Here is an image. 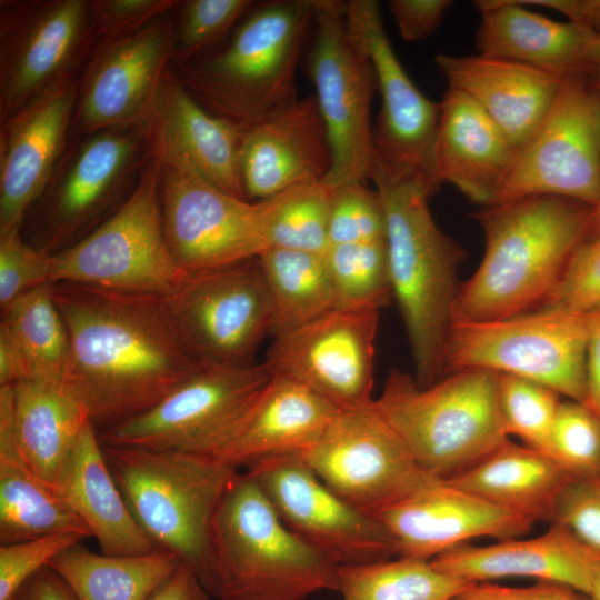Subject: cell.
Wrapping results in <instances>:
<instances>
[{
    "label": "cell",
    "mask_w": 600,
    "mask_h": 600,
    "mask_svg": "<svg viewBox=\"0 0 600 600\" xmlns=\"http://www.w3.org/2000/svg\"><path fill=\"white\" fill-rule=\"evenodd\" d=\"M67 326L62 386L103 429L154 407L204 366L183 342L164 296L51 283Z\"/></svg>",
    "instance_id": "obj_1"
},
{
    "label": "cell",
    "mask_w": 600,
    "mask_h": 600,
    "mask_svg": "<svg viewBox=\"0 0 600 600\" xmlns=\"http://www.w3.org/2000/svg\"><path fill=\"white\" fill-rule=\"evenodd\" d=\"M592 207L556 196H529L472 214L484 254L460 284L452 322L504 319L540 308L577 248L589 238Z\"/></svg>",
    "instance_id": "obj_2"
},
{
    "label": "cell",
    "mask_w": 600,
    "mask_h": 600,
    "mask_svg": "<svg viewBox=\"0 0 600 600\" xmlns=\"http://www.w3.org/2000/svg\"><path fill=\"white\" fill-rule=\"evenodd\" d=\"M316 0H273L251 9L228 43L172 67L210 113L251 127L298 102L296 70L313 23Z\"/></svg>",
    "instance_id": "obj_3"
},
{
    "label": "cell",
    "mask_w": 600,
    "mask_h": 600,
    "mask_svg": "<svg viewBox=\"0 0 600 600\" xmlns=\"http://www.w3.org/2000/svg\"><path fill=\"white\" fill-rule=\"evenodd\" d=\"M387 221L392 297L398 302L414 363L417 383L427 387L444 376L443 357L460 283L457 271L464 249L443 233L419 180L374 174Z\"/></svg>",
    "instance_id": "obj_4"
},
{
    "label": "cell",
    "mask_w": 600,
    "mask_h": 600,
    "mask_svg": "<svg viewBox=\"0 0 600 600\" xmlns=\"http://www.w3.org/2000/svg\"><path fill=\"white\" fill-rule=\"evenodd\" d=\"M102 447L129 509L156 549L176 556L209 592L213 520L238 469L207 454Z\"/></svg>",
    "instance_id": "obj_5"
},
{
    "label": "cell",
    "mask_w": 600,
    "mask_h": 600,
    "mask_svg": "<svg viewBox=\"0 0 600 600\" xmlns=\"http://www.w3.org/2000/svg\"><path fill=\"white\" fill-rule=\"evenodd\" d=\"M338 583V566L292 533L253 479L238 472L213 520L210 594L306 600Z\"/></svg>",
    "instance_id": "obj_6"
},
{
    "label": "cell",
    "mask_w": 600,
    "mask_h": 600,
    "mask_svg": "<svg viewBox=\"0 0 600 600\" xmlns=\"http://www.w3.org/2000/svg\"><path fill=\"white\" fill-rule=\"evenodd\" d=\"M376 404L418 466L449 479L509 440L499 402V373L462 369L421 387L392 369Z\"/></svg>",
    "instance_id": "obj_7"
},
{
    "label": "cell",
    "mask_w": 600,
    "mask_h": 600,
    "mask_svg": "<svg viewBox=\"0 0 600 600\" xmlns=\"http://www.w3.org/2000/svg\"><path fill=\"white\" fill-rule=\"evenodd\" d=\"M148 157L141 127L73 137L21 227L23 239L50 256L79 242L128 200Z\"/></svg>",
    "instance_id": "obj_8"
},
{
    "label": "cell",
    "mask_w": 600,
    "mask_h": 600,
    "mask_svg": "<svg viewBox=\"0 0 600 600\" xmlns=\"http://www.w3.org/2000/svg\"><path fill=\"white\" fill-rule=\"evenodd\" d=\"M161 163L149 151L128 200L101 226L50 257V280L126 292L171 294L189 272L168 244L161 213Z\"/></svg>",
    "instance_id": "obj_9"
},
{
    "label": "cell",
    "mask_w": 600,
    "mask_h": 600,
    "mask_svg": "<svg viewBox=\"0 0 600 600\" xmlns=\"http://www.w3.org/2000/svg\"><path fill=\"white\" fill-rule=\"evenodd\" d=\"M584 314L536 309L504 319L452 322L444 374L486 369L542 384L583 402L587 386Z\"/></svg>",
    "instance_id": "obj_10"
},
{
    "label": "cell",
    "mask_w": 600,
    "mask_h": 600,
    "mask_svg": "<svg viewBox=\"0 0 600 600\" xmlns=\"http://www.w3.org/2000/svg\"><path fill=\"white\" fill-rule=\"evenodd\" d=\"M347 1L316 0L308 72L327 130L332 163L330 188L363 183L374 166L370 109L378 90L369 57L348 34Z\"/></svg>",
    "instance_id": "obj_11"
},
{
    "label": "cell",
    "mask_w": 600,
    "mask_h": 600,
    "mask_svg": "<svg viewBox=\"0 0 600 600\" xmlns=\"http://www.w3.org/2000/svg\"><path fill=\"white\" fill-rule=\"evenodd\" d=\"M351 40L371 60L381 107L372 127L374 166L370 179L419 180L430 194L442 184L436 167L440 103L411 81L387 36L374 0H349L344 14Z\"/></svg>",
    "instance_id": "obj_12"
},
{
    "label": "cell",
    "mask_w": 600,
    "mask_h": 600,
    "mask_svg": "<svg viewBox=\"0 0 600 600\" xmlns=\"http://www.w3.org/2000/svg\"><path fill=\"white\" fill-rule=\"evenodd\" d=\"M529 196L591 207L600 200V97L580 72L562 79L551 107L517 150L492 204Z\"/></svg>",
    "instance_id": "obj_13"
},
{
    "label": "cell",
    "mask_w": 600,
    "mask_h": 600,
    "mask_svg": "<svg viewBox=\"0 0 600 600\" xmlns=\"http://www.w3.org/2000/svg\"><path fill=\"white\" fill-rule=\"evenodd\" d=\"M98 40L90 0H1L0 121L78 77Z\"/></svg>",
    "instance_id": "obj_14"
},
{
    "label": "cell",
    "mask_w": 600,
    "mask_h": 600,
    "mask_svg": "<svg viewBox=\"0 0 600 600\" xmlns=\"http://www.w3.org/2000/svg\"><path fill=\"white\" fill-rule=\"evenodd\" d=\"M271 379L264 363L204 367L146 412L98 431L103 446L209 454Z\"/></svg>",
    "instance_id": "obj_15"
},
{
    "label": "cell",
    "mask_w": 600,
    "mask_h": 600,
    "mask_svg": "<svg viewBox=\"0 0 600 600\" xmlns=\"http://www.w3.org/2000/svg\"><path fill=\"white\" fill-rule=\"evenodd\" d=\"M164 298L183 342L204 367L252 364L270 334L271 306L257 257L189 272Z\"/></svg>",
    "instance_id": "obj_16"
},
{
    "label": "cell",
    "mask_w": 600,
    "mask_h": 600,
    "mask_svg": "<svg viewBox=\"0 0 600 600\" xmlns=\"http://www.w3.org/2000/svg\"><path fill=\"white\" fill-rule=\"evenodd\" d=\"M319 479L358 510L378 518L429 474L372 403L338 410L301 453Z\"/></svg>",
    "instance_id": "obj_17"
},
{
    "label": "cell",
    "mask_w": 600,
    "mask_h": 600,
    "mask_svg": "<svg viewBox=\"0 0 600 600\" xmlns=\"http://www.w3.org/2000/svg\"><path fill=\"white\" fill-rule=\"evenodd\" d=\"M284 526L336 566L398 557L381 521L339 497L301 453L270 457L247 468Z\"/></svg>",
    "instance_id": "obj_18"
},
{
    "label": "cell",
    "mask_w": 600,
    "mask_h": 600,
    "mask_svg": "<svg viewBox=\"0 0 600 600\" xmlns=\"http://www.w3.org/2000/svg\"><path fill=\"white\" fill-rule=\"evenodd\" d=\"M159 191L168 244L187 272L234 264L269 248L260 201L237 198L189 168L166 163Z\"/></svg>",
    "instance_id": "obj_19"
},
{
    "label": "cell",
    "mask_w": 600,
    "mask_h": 600,
    "mask_svg": "<svg viewBox=\"0 0 600 600\" xmlns=\"http://www.w3.org/2000/svg\"><path fill=\"white\" fill-rule=\"evenodd\" d=\"M378 324V309L334 308L273 337L263 363L338 410L370 404Z\"/></svg>",
    "instance_id": "obj_20"
},
{
    "label": "cell",
    "mask_w": 600,
    "mask_h": 600,
    "mask_svg": "<svg viewBox=\"0 0 600 600\" xmlns=\"http://www.w3.org/2000/svg\"><path fill=\"white\" fill-rule=\"evenodd\" d=\"M174 10L131 34L99 38L78 77L70 139L111 128H146L171 66Z\"/></svg>",
    "instance_id": "obj_21"
},
{
    "label": "cell",
    "mask_w": 600,
    "mask_h": 600,
    "mask_svg": "<svg viewBox=\"0 0 600 600\" xmlns=\"http://www.w3.org/2000/svg\"><path fill=\"white\" fill-rule=\"evenodd\" d=\"M378 519L398 557L428 561L474 538H519L536 522L431 474Z\"/></svg>",
    "instance_id": "obj_22"
},
{
    "label": "cell",
    "mask_w": 600,
    "mask_h": 600,
    "mask_svg": "<svg viewBox=\"0 0 600 600\" xmlns=\"http://www.w3.org/2000/svg\"><path fill=\"white\" fill-rule=\"evenodd\" d=\"M78 77L0 121V233L21 230L70 140Z\"/></svg>",
    "instance_id": "obj_23"
},
{
    "label": "cell",
    "mask_w": 600,
    "mask_h": 600,
    "mask_svg": "<svg viewBox=\"0 0 600 600\" xmlns=\"http://www.w3.org/2000/svg\"><path fill=\"white\" fill-rule=\"evenodd\" d=\"M144 129L149 151L161 163L189 168L220 190L247 200L239 168L244 127L207 111L171 66Z\"/></svg>",
    "instance_id": "obj_24"
},
{
    "label": "cell",
    "mask_w": 600,
    "mask_h": 600,
    "mask_svg": "<svg viewBox=\"0 0 600 600\" xmlns=\"http://www.w3.org/2000/svg\"><path fill=\"white\" fill-rule=\"evenodd\" d=\"M331 163L328 134L314 94L299 99L273 119L243 129L239 168L249 201L323 181Z\"/></svg>",
    "instance_id": "obj_25"
},
{
    "label": "cell",
    "mask_w": 600,
    "mask_h": 600,
    "mask_svg": "<svg viewBox=\"0 0 600 600\" xmlns=\"http://www.w3.org/2000/svg\"><path fill=\"white\" fill-rule=\"evenodd\" d=\"M337 411L303 386L271 377L252 406L207 456L239 469L270 457L303 453Z\"/></svg>",
    "instance_id": "obj_26"
},
{
    "label": "cell",
    "mask_w": 600,
    "mask_h": 600,
    "mask_svg": "<svg viewBox=\"0 0 600 600\" xmlns=\"http://www.w3.org/2000/svg\"><path fill=\"white\" fill-rule=\"evenodd\" d=\"M600 557L567 529L551 523L541 536L490 546H458L430 560L439 571L467 582L508 577L536 578L571 587L588 596Z\"/></svg>",
    "instance_id": "obj_27"
},
{
    "label": "cell",
    "mask_w": 600,
    "mask_h": 600,
    "mask_svg": "<svg viewBox=\"0 0 600 600\" xmlns=\"http://www.w3.org/2000/svg\"><path fill=\"white\" fill-rule=\"evenodd\" d=\"M450 88L472 99L519 149L551 107L561 77L484 54L434 57Z\"/></svg>",
    "instance_id": "obj_28"
},
{
    "label": "cell",
    "mask_w": 600,
    "mask_h": 600,
    "mask_svg": "<svg viewBox=\"0 0 600 600\" xmlns=\"http://www.w3.org/2000/svg\"><path fill=\"white\" fill-rule=\"evenodd\" d=\"M500 127L467 94L448 87L440 102L436 167L441 183L491 206L517 154Z\"/></svg>",
    "instance_id": "obj_29"
},
{
    "label": "cell",
    "mask_w": 600,
    "mask_h": 600,
    "mask_svg": "<svg viewBox=\"0 0 600 600\" xmlns=\"http://www.w3.org/2000/svg\"><path fill=\"white\" fill-rule=\"evenodd\" d=\"M56 489L108 556H139L156 550L129 509L107 462L91 420L66 461Z\"/></svg>",
    "instance_id": "obj_30"
},
{
    "label": "cell",
    "mask_w": 600,
    "mask_h": 600,
    "mask_svg": "<svg viewBox=\"0 0 600 600\" xmlns=\"http://www.w3.org/2000/svg\"><path fill=\"white\" fill-rule=\"evenodd\" d=\"M481 13L476 42L481 54L559 76L580 72L594 32L527 10L517 0L476 1Z\"/></svg>",
    "instance_id": "obj_31"
},
{
    "label": "cell",
    "mask_w": 600,
    "mask_h": 600,
    "mask_svg": "<svg viewBox=\"0 0 600 600\" xmlns=\"http://www.w3.org/2000/svg\"><path fill=\"white\" fill-rule=\"evenodd\" d=\"M90 532L56 487L23 461L13 432L12 386L0 387V544Z\"/></svg>",
    "instance_id": "obj_32"
},
{
    "label": "cell",
    "mask_w": 600,
    "mask_h": 600,
    "mask_svg": "<svg viewBox=\"0 0 600 600\" xmlns=\"http://www.w3.org/2000/svg\"><path fill=\"white\" fill-rule=\"evenodd\" d=\"M573 478L552 457L507 440L447 480L496 506L551 522L559 497Z\"/></svg>",
    "instance_id": "obj_33"
},
{
    "label": "cell",
    "mask_w": 600,
    "mask_h": 600,
    "mask_svg": "<svg viewBox=\"0 0 600 600\" xmlns=\"http://www.w3.org/2000/svg\"><path fill=\"white\" fill-rule=\"evenodd\" d=\"M90 420L62 383L26 379L12 386V424L27 466L56 487L58 477Z\"/></svg>",
    "instance_id": "obj_34"
},
{
    "label": "cell",
    "mask_w": 600,
    "mask_h": 600,
    "mask_svg": "<svg viewBox=\"0 0 600 600\" xmlns=\"http://www.w3.org/2000/svg\"><path fill=\"white\" fill-rule=\"evenodd\" d=\"M180 566L178 558L164 550L108 556L79 542L59 553L48 567L77 600H147Z\"/></svg>",
    "instance_id": "obj_35"
},
{
    "label": "cell",
    "mask_w": 600,
    "mask_h": 600,
    "mask_svg": "<svg viewBox=\"0 0 600 600\" xmlns=\"http://www.w3.org/2000/svg\"><path fill=\"white\" fill-rule=\"evenodd\" d=\"M270 306V334L277 337L334 309L324 253L270 247L258 257Z\"/></svg>",
    "instance_id": "obj_36"
},
{
    "label": "cell",
    "mask_w": 600,
    "mask_h": 600,
    "mask_svg": "<svg viewBox=\"0 0 600 600\" xmlns=\"http://www.w3.org/2000/svg\"><path fill=\"white\" fill-rule=\"evenodd\" d=\"M1 312L0 334L14 348L23 380L62 383L70 359V340L52 298L51 283L22 294Z\"/></svg>",
    "instance_id": "obj_37"
},
{
    "label": "cell",
    "mask_w": 600,
    "mask_h": 600,
    "mask_svg": "<svg viewBox=\"0 0 600 600\" xmlns=\"http://www.w3.org/2000/svg\"><path fill=\"white\" fill-rule=\"evenodd\" d=\"M338 580L342 600H452L471 584L408 557L340 566Z\"/></svg>",
    "instance_id": "obj_38"
},
{
    "label": "cell",
    "mask_w": 600,
    "mask_h": 600,
    "mask_svg": "<svg viewBox=\"0 0 600 600\" xmlns=\"http://www.w3.org/2000/svg\"><path fill=\"white\" fill-rule=\"evenodd\" d=\"M332 191L319 181L289 188L260 201L269 248L326 253Z\"/></svg>",
    "instance_id": "obj_39"
},
{
    "label": "cell",
    "mask_w": 600,
    "mask_h": 600,
    "mask_svg": "<svg viewBox=\"0 0 600 600\" xmlns=\"http://www.w3.org/2000/svg\"><path fill=\"white\" fill-rule=\"evenodd\" d=\"M334 308L378 309L392 298L387 240L330 246L324 253Z\"/></svg>",
    "instance_id": "obj_40"
},
{
    "label": "cell",
    "mask_w": 600,
    "mask_h": 600,
    "mask_svg": "<svg viewBox=\"0 0 600 600\" xmlns=\"http://www.w3.org/2000/svg\"><path fill=\"white\" fill-rule=\"evenodd\" d=\"M559 393L537 382L499 373V402L508 436L551 457V431Z\"/></svg>",
    "instance_id": "obj_41"
},
{
    "label": "cell",
    "mask_w": 600,
    "mask_h": 600,
    "mask_svg": "<svg viewBox=\"0 0 600 600\" xmlns=\"http://www.w3.org/2000/svg\"><path fill=\"white\" fill-rule=\"evenodd\" d=\"M250 0H186L174 10L171 66L203 54L222 40L251 9Z\"/></svg>",
    "instance_id": "obj_42"
},
{
    "label": "cell",
    "mask_w": 600,
    "mask_h": 600,
    "mask_svg": "<svg viewBox=\"0 0 600 600\" xmlns=\"http://www.w3.org/2000/svg\"><path fill=\"white\" fill-rule=\"evenodd\" d=\"M551 457L576 478L600 477V418L583 402L561 401Z\"/></svg>",
    "instance_id": "obj_43"
},
{
    "label": "cell",
    "mask_w": 600,
    "mask_h": 600,
    "mask_svg": "<svg viewBox=\"0 0 600 600\" xmlns=\"http://www.w3.org/2000/svg\"><path fill=\"white\" fill-rule=\"evenodd\" d=\"M387 221L381 197L363 183L333 188L329 214V247L384 240Z\"/></svg>",
    "instance_id": "obj_44"
},
{
    "label": "cell",
    "mask_w": 600,
    "mask_h": 600,
    "mask_svg": "<svg viewBox=\"0 0 600 600\" xmlns=\"http://www.w3.org/2000/svg\"><path fill=\"white\" fill-rule=\"evenodd\" d=\"M538 309L600 312V234L577 248L557 287Z\"/></svg>",
    "instance_id": "obj_45"
},
{
    "label": "cell",
    "mask_w": 600,
    "mask_h": 600,
    "mask_svg": "<svg viewBox=\"0 0 600 600\" xmlns=\"http://www.w3.org/2000/svg\"><path fill=\"white\" fill-rule=\"evenodd\" d=\"M50 257L28 243L21 230L0 233L1 311L22 294L51 283Z\"/></svg>",
    "instance_id": "obj_46"
},
{
    "label": "cell",
    "mask_w": 600,
    "mask_h": 600,
    "mask_svg": "<svg viewBox=\"0 0 600 600\" xmlns=\"http://www.w3.org/2000/svg\"><path fill=\"white\" fill-rule=\"evenodd\" d=\"M77 533H56L28 541L0 544V600H10L34 574L63 550L81 542Z\"/></svg>",
    "instance_id": "obj_47"
},
{
    "label": "cell",
    "mask_w": 600,
    "mask_h": 600,
    "mask_svg": "<svg viewBox=\"0 0 600 600\" xmlns=\"http://www.w3.org/2000/svg\"><path fill=\"white\" fill-rule=\"evenodd\" d=\"M600 557V477L573 478L557 502L552 521Z\"/></svg>",
    "instance_id": "obj_48"
},
{
    "label": "cell",
    "mask_w": 600,
    "mask_h": 600,
    "mask_svg": "<svg viewBox=\"0 0 600 600\" xmlns=\"http://www.w3.org/2000/svg\"><path fill=\"white\" fill-rule=\"evenodd\" d=\"M180 0H90L99 38H118L139 31L173 11Z\"/></svg>",
    "instance_id": "obj_49"
},
{
    "label": "cell",
    "mask_w": 600,
    "mask_h": 600,
    "mask_svg": "<svg viewBox=\"0 0 600 600\" xmlns=\"http://www.w3.org/2000/svg\"><path fill=\"white\" fill-rule=\"evenodd\" d=\"M451 0H389L387 6L406 41L430 37L441 24Z\"/></svg>",
    "instance_id": "obj_50"
},
{
    "label": "cell",
    "mask_w": 600,
    "mask_h": 600,
    "mask_svg": "<svg viewBox=\"0 0 600 600\" xmlns=\"http://www.w3.org/2000/svg\"><path fill=\"white\" fill-rule=\"evenodd\" d=\"M452 600H591V598L566 584L538 581L529 587L474 582Z\"/></svg>",
    "instance_id": "obj_51"
},
{
    "label": "cell",
    "mask_w": 600,
    "mask_h": 600,
    "mask_svg": "<svg viewBox=\"0 0 600 600\" xmlns=\"http://www.w3.org/2000/svg\"><path fill=\"white\" fill-rule=\"evenodd\" d=\"M587 328L586 403L600 418V312L584 314Z\"/></svg>",
    "instance_id": "obj_52"
},
{
    "label": "cell",
    "mask_w": 600,
    "mask_h": 600,
    "mask_svg": "<svg viewBox=\"0 0 600 600\" xmlns=\"http://www.w3.org/2000/svg\"><path fill=\"white\" fill-rule=\"evenodd\" d=\"M10 600H77L64 581L49 567L30 578Z\"/></svg>",
    "instance_id": "obj_53"
},
{
    "label": "cell",
    "mask_w": 600,
    "mask_h": 600,
    "mask_svg": "<svg viewBox=\"0 0 600 600\" xmlns=\"http://www.w3.org/2000/svg\"><path fill=\"white\" fill-rule=\"evenodd\" d=\"M210 597L198 577L181 564L147 600H209Z\"/></svg>",
    "instance_id": "obj_54"
},
{
    "label": "cell",
    "mask_w": 600,
    "mask_h": 600,
    "mask_svg": "<svg viewBox=\"0 0 600 600\" xmlns=\"http://www.w3.org/2000/svg\"><path fill=\"white\" fill-rule=\"evenodd\" d=\"M522 3L559 11L569 21L587 26L594 33L600 34V0H530Z\"/></svg>",
    "instance_id": "obj_55"
},
{
    "label": "cell",
    "mask_w": 600,
    "mask_h": 600,
    "mask_svg": "<svg viewBox=\"0 0 600 600\" xmlns=\"http://www.w3.org/2000/svg\"><path fill=\"white\" fill-rule=\"evenodd\" d=\"M580 73L587 86L600 97V34H594L583 58Z\"/></svg>",
    "instance_id": "obj_56"
},
{
    "label": "cell",
    "mask_w": 600,
    "mask_h": 600,
    "mask_svg": "<svg viewBox=\"0 0 600 600\" xmlns=\"http://www.w3.org/2000/svg\"><path fill=\"white\" fill-rule=\"evenodd\" d=\"M600 234V200L592 207L589 224V238Z\"/></svg>",
    "instance_id": "obj_57"
},
{
    "label": "cell",
    "mask_w": 600,
    "mask_h": 600,
    "mask_svg": "<svg viewBox=\"0 0 600 600\" xmlns=\"http://www.w3.org/2000/svg\"><path fill=\"white\" fill-rule=\"evenodd\" d=\"M588 596L591 598V600H600V560L594 570Z\"/></svg>",
    "instance_id": "obj_58"
}]
</instances>
